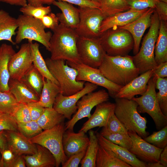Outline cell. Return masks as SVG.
Here are the masks:
<instances>
[{
  "instance_id": "6da1fadb",
  "label": "cell",
  "mask_w": 167,
  "mask_h": 167,
  "mask_svg": "<svg viewBox=\"0 0 167 167\" xmlns=\"http://www.w3.org/2000/svg\"><path fill=\"white\" fill-rule=\"evenodd\" d=\"M49 41L50 58L63 60L75 63H80L77 48L79 36L75 29L60 23L52 30Z\"/></svg>"
},
{
  "instance_id": "7a4b0ae2",
  "label": "cell",
  "mask_w": 167,
  "mask_h": 167,
  "mask_svg": "<svg viewBox=\"0 0 167 167\" xmlns=\"http://www.w3.org/2000/svg\"><path fill=\"white\" fill-rule=\"evenodd\" d=\"M101 73L111 82L122 87L139 74L131 56H111L105 55L99 67Z\"/></svg>"
},
{
  "instance_id": "3957f363",
  "label": "cell",
  "mask_w": 167,
  "mask_h": 167,
  "mask_svg": "<svg viewBox=\"0 0 167 167\" xmlns=\"http://www.w3.org/2000/svg\"><path fill=\"white\" fill-rule=\"evenodd\" d=\"M160 19L156 11L151 16L149 30L145 35L138 53L132 57L139 74L155 69L157 66L154 57V49L158 35Z\"/></svg>"
},
{
  "instance_id": "277c9868",
  "label": "cell",
  "mask_w": 167,
  "mask_h": 167,
  "mask_svg": "<svg viewBox=\"0 0 167 167\" xmlns=\"http://www.w3.org/2000/svg\"><path fill=\"white\" fill-rule=\"evenodd\" d=\"M114 113L128 131L135 132L144 139L149 134L146 131L147 120L138 111V104L132 99L116 98Z\"/></svg>"
},
{
  "instance_id": "5b68a950",
  "label": "cell",
  "mask_w": 167,
  "mask_h": 167,
  "mask_svg": "<svg viewBox=\"0 0 167 167\" xmlns=\"http://www.w3.org/2000/svg\"><path fill=\"white\" fill-rule=\"evenodd\" d=\"M45 61L49 72L58 82L63 95L70 96L84 88L85 82L76 80L77 70L65 63V60L48 58Z\"/></svg>"
},
{
  "instance_id": "8992f818",
  "label": "cell",
  "mask_w": 167,
  "mask_h": 167,
  "mask_svg": "<svg viewBox=\"0 0 167 167\" xmlns=\"http://www.w3.org/2000/svg\"><path fill=\"white\" fill-rule=\"evenodd\" d=\"M16 19L18 30L15 39L16 44L24 39H28L29 42L35 41L49 51V41L52 34L50 31H45V28L40 19L23 14L19 15Z\"/></svg>"
},
{
  "instance_id": "52a82bcc",
  "label": "cell",
  "mask_w": 167,
  "mask_h": 167,
  "mask_svg": "<svg viewBox=\"0 0 167 167\" xmlns=\"http://www.w3.org/2000/svg\"><path fill=\"white\" fill-rule=\"evenodd\" d=\"M99 38L103 49L109 56H126L133 48L134 41L131 34L118 27L108 30Z\"/></svg>"
},
{
  "instance_id": "ba28073f",
  "label": "cell",
  "mask_w": 167,
  "mask_h": 167,
  "mask_svg": "<svg viewBox=\"0 0 167 167\" xmlns=\"http://www.w3.org/2000/svg\"><path fill=\"white\" fill-rule=\"evenodd\" d=\"M64 122L54 127L44 130L36 136L28 139L32 143L42 146L53 154L56 161V167L62 165L68 157L63 151L62 138L65 131Z\"/></svg>"
},
{
  "instance_id": "9c48e42d",
  "label": "cell",
  "mask_w": 167,
  "mask_h": 167,
  "mask_svg": "<svg viewBox=\"0 0 167 167\" xmlns=\"http://www.w3.org/2000/svg\"><path fill=\"white\" fill-rule=\"evenodd\" d=\"M157 77L152 75L149 80L145 92L139 97H133L132 99L138 104V112L146 113L152 119L156 129H161L167 126V116L162 112L156 95V83Z\"/></svg>"
},
{
  "instance_id": "30bf717a",
  "label": "cell",
  "mask_w": 167,
  "mask_h": 167,
  "mask_svg": "<svg viewBox=\"0 0 167 167\" xmlns=\"http://www.w3.org/2000/svg\"><path fill=\"white\" fill-rule=\"evenodd\" d=\"M78 9L80 20L75 29L77 34L86 37H99L101 23L106 17L99 8L79 6Z\"/></svg>"
},
{
  "instance_id": "8fae6325",
  "label": "cell",
  "mask_w": 167,
  "mask_h": 167,
  "mask_svg": "<svg viewBox=\"0 0 167 167\" xmlns=\"http://www.w3.org/2000/svg\"><path fill=\"white\" fill-rule=\"evenodd\" d=\"M77 48L81 63L95 68H98L106 54L99 37L79 36Z\"/></svg>"
},
{
  "instance_id": "7c38bea8",
  "label": "cell",
  "mask_w": 167,
  "mask_h": 167,
  "mask_svg": "<svg viewBox=\"0 0 167 167\" xmlns=\"http://www.w3.org/2000/svg\"><path fill=\"white\" fill-rule=\"evenodd\" d=\"M109 98L108 93L104 89L90 92L84 95L76 103L77 110L75 114L66 123L65 130L73 131L77 122L85 117L89 118L93 107L100 103L108 101Z\"/></svg>"
},
{
  "instance_id": "4fadbf2b",
  "label": "cell",
  "mask_w": 167,
  "mask_h": 167,
  "mask_svg": "<svg viewBox=\"0 0 167 167\" xmlns=\"http://www.w3.org/2000/svg\"><path fill=\"white\" fill-rule=\"evenodd\" d=\"M66 62L69 66L77 70L76 80L89 82L105 88L108 91L109 96L114 99L122 87L107 79L98 68H94L82 63L76 64L68 61Z\"/></svg>"
},
{
  "instance_id": "5bb4252c",
  "label": "cell",
  "mask_w": 167,
  "mask_h": 167,
  "mask_svg": "<svg viewBox=\"0 0 167 167\" xmlns=\"http://www.w3.org/2000/svg\"><path fill=\"white\" fill-rule=\"evenodd\" d=\"M33 56L30 43L22 44L13 55L8 65L10 79L21 80L33 64Z\"/></svg>"
},
{
  "instance_id": "9a60e30c",
  "label": "cell",
  "mask_w": 167,
  "mask_h": 167,
  "mask_svg": "<svg viewBox=\"0 0 167 167\" xmlns=\"http://www.w3.org/2000/svg\"><path fill=\"white\" fill-rule=\"evenodd\" d=\"M98 86L86 82L84 88L75 94L66 96L60 93L56 97L53 107L58 112L62 114L65 118L69 120L77 110L76 103L84 95L95 90Z\"/></svg>"
},
{
  "instance_id": "2e32d148",
  "label": "cell",
  "mask_w": 167,
  "mask_h": 167,
  "mask_svg": "<svg viewBox=\"0 0 167 167\" xmlns=\"http://www.w3.org/2000/svg\"><path fill=\"white\" fill-rule=\"evenodd\" d=\"M132 140L128 150L143 161L147 163L157 162L163 149L158 148L146 141L135 132L128 131Z\"/></svg>"
},
{
  "instance_id": "e0dca14e",
  "label": "cell",
  "mask_w": 167,
  "mask_h": 167,
  "mask_svg": "<svg viewBox=\"0 0 167 167\" xmlns=\"http://www.w3.org/2000/svg\"><path fill=\"white\" fill-rule=\"evenodd\" d=\"M155 9L148 8L139 17L125 25L118 27L128 31L131 35L134 41L133 53L136 54L139 49L142 37L145 30L151 24V16Z\"/></svg>"
},
{
  "instance_id": "ac0fdd59",
  "label": "cell",
  "mask_w": 167,
  "mask_h": 167,
  "mask_svg": "<svg viewBox=\"0 0 167 167\" xmlns=\"http://www.w3.org/2000/svg\"><path fill=\"white\" fill-rule=\"evenodd\" d=\"M8 148L16 156L32 155L37 152L36 146L19 131H6Z\"/></svg>"
},
{
  "instance_id": "d6986e66",
  "label": "cell",
  "mask_w": 167,
  "mask_h": 167,
  "mask_svg": "<svg viewBox=\"0 0 167 167\" xmlns=\"http://www.w3.org/2000/svg\"><path fill=\"white\" fill-rule=\"evenodd\" d=\"M153 73V70H151L140 74L122 87L115 98H125L131 100L135 95H143L147 89L148 83Z\"/></svg>"
},
{
  "instance_id": "ffe728a7",
  "label": "cell",
  "mask_w": 167,
  "mask_h": 167,
  "mask_svg": "<svg viewBox=\"0 0 167 167\" xmlns=\"http://www.w3.org/2000/svg\"><path fill=\"white\" fill-rule=\"evenodd\" d=\"M85 133L82 131L76 133L72 131H65L63 135L62 145L64 153L68 158L86 150L89 139Z\"/></svg>"
},
{
  "instance_id": "44dd1931",
  "label": "cell",
  "mask_w": 167,
  "mask_h": 167,
  "mask_svg": "<svg viewBox=\"0 0 167 167\" xmlns=\"http://www.w3.org/2000/svg\"><path fill=\"white\" fill-rule=\"evenodd\" d=\"M93 113L83 125L79 131L85 133L97 127H104L111 115L114 113L115 103L104 102L96 105Z\"/></svg>"
},
{
  "instance_id": "7402d4cb",
  "label": "cell",
  "mask_w": 167,
  "mask_h": 167,
  "mask_svg": "<svg viewBox=\"0 0 167 167\" xmlns=\"http://www.w3.org/2000/svg\"><path fill=\"white\" fill-rule=\"evenodd\" d=\"M96 135L99 144L112 152L117 157L133 167H147V163L139 160L127 149L116 144L104 137L100 133Z\"/></svg>"
},
{
  "instance_id": "603a6c76",
  "label": "cell",
  "mask_w": 167,
  "mask_h": 167,
  "mask_svg": "<svg viewBox=\"0 0 167 167\" xmlns=\"http://www.w3.org/2000/svg\"><path fill=\"white\" fill-rule=\"evenodd\" d=\"M148 9L141 10L130 9L106 17L101 23L100 28V34L111 28L122 26L132 22L139 17Z\"/></svg>"
},
{
  "instance_id": "cb8c5ba5",
  "label": "cell",
  "mask_w": 167,
  "mask_h": 167,
  "mask_svg": "<svg viewBox=\"0 0 167 167\" xmlns=\"http://www.w3.org/2000/svg\"><path fill=\"white\" fill-rule=\"evenodd\" d=\"M52 4L62 11V13L56 15L60 23L75 29L77 27L80 20L78 8L74 6L72 4L61 1H54Z\"/></svg>"
},
{
  "instance_id": "d4e9b609",
  "label": "cell",
  "mask_w": 167,
  "mask_h": 167,
  "mask_svg": "<svg viewBox=\"0 0 167 167\" xmlns=\"http://www.w3.org/2000/svg\"><path fill=\"white\" fill-rule=\"evenodd\" d=\"M8 85L9 91L18 103L28 104L39 99L37 94L21 80L10 79Z\"/></svg>"
},
{
  "instance_id": "484cf974",
  "label": "cell",
  "mask_w": 167,
  "mask_h": 167,
  "mask_svg": "<svg viewBox=\"0 0 167 167\" xmlns=\"http://www.w3.org/2000/svg\"><path fill=\"white\" fill-rule=\"evenodd\" d=\"M15 53L11 45L3 43L0 45V91H9L8 83L10 76L9 62Z\"/></svg>"
},
{
  "instance_id": "4316f807",
  "label": "cell",
  "mask_w": 167,
  "mask_h": 167,
  "mask_svg": "<svg viewBox=\"0 0 167 167\" xmlns=\"http://www.w3.org/2000/svg\"><path fill=\"white\" fill-rule=\"evenodd\" d=\"M37 144L35 153L23 156L26 165L28 167L56 166L55 159L51 153L45 148Z\"/></svg>"
},
{
  "instance_id": "83f0119b",
  "label": "cell",
  "mask_w": 167,
  "mask_h": 167,
  "mask_svg": "<svg viewBox=\"0 0 167 167\" xmlns=\"http://www.w3.org/2000/svg\"><path fill=\"white\" fill-rule=\"evenodd\" d=\"M17 28V19L5 11L0 10V41L6 40L13 45H16L12 37L16 34Z\"/></svg>"
},
{
  "instance_id": "f1b7e54d",
  "label": "cell",
  "mask_w": 167,
  "mask_h": 167,
  "mask_svg": "<svg viewBox=\"0 0 167 167\" xmlns=\"http://www.w3.org/2000/svg\"><path fill=\"white\" fill-rule=\"evenodd\" d=\"M154 57L157 65L167 62V22L160 20L158 36L154 49Z\"/></svg>"
},
{
  "instance_id": "f546056e",
  "label": "cell",
  "mask_w": 167,
  "mask_h": 167,
  "mask_svg": "<svg viewBox=\"0 0 167 167\" xmlns=\"http://www.w3.org/2000/svg\"><path fill=\"white\" fill-rule=\"evenodd\" d=\"M43 86L37 103L44 108H52L57 95L61 93L58 85L51 80L43 77Z\"/></svg>"
},
{
  "instance_id": "4dcf8cb0",
  "label": "cell",
  "mask_w": 167,
  "mask_h": 167,
  "mask_svg": "<svg viewBox=\"0 0 167 167\" xmlns=\"http://www.w3.org/2000/svg\"><path fill=\"white\" fill-rule=\"evenodd\" d=\"M96 167H132L117 157L112 152L99 145Z\"/></svg>"
},
{
  "instance_id": "1f68e13d",
  "label": "cell",
  "mask_w": 167,
  "mask_h": 167,
  "mask_svg": "<svg viewBox=\"0 0 167 167\" xmlns=\"http://www.w3.org/2000/svg\"><path fill=\"white\" fill-rule=\"evenodd\" d=\"M65 118L52 108H45L44 111L37 120V123L43 130L51 129L64 122Z\"/></svg>"
},
{
  "instance_id": "d6a6232c",
  "label": "cell",
  "mask_w": 167,
  "mask_h": 167,
  "mask_svg": "<svg viewBox=\"0 0 167 167\" xmlns=\"http://www.w3.org/2000/svg\"><path fill=\"white\" fill-rule=\"evenodd\" d=\"M89 142L85 154L80 163L81 167H96V160L99 144L96 133L89 131Z\"/></svg>"
},
{
  "instance_id": "836d02e7",
  "label": "cell",
  "mask_w": 167,
  "mask_h": 167,
  "mask_svg": "<svg viewBox=\"0 0 167 167\" xmlns=\"http://www.w3.org/2000/svg\"><path fill=\"white\" fill-rule=\"evenodd\" d=\"M32 50L33 60V64L43 77L49 79L58 86L59 84L49 72L39 49V44L36 42H29Z\"/></svg>"
},
{
  "instance_id": "e575fe53",
  "label": "cell",
  "mask_w": 167,
  "mask_h": 167,
  "mask_svg": "<svg viewBox=\"0 0 167 167\" xmlns=\"http://www.w3.org/2000/svg\"><path fill=\"white\" fill-rule=\"evenodd\" d=\"M21 80L40 97L43 86V76L33 64Z\"/></svg>"
},
{
  "instance_id": "d590c367",
  "label": "cell",
  "mask_w": 167,
  "mask_h": 167,
  "mask_svg": "<svg viewBox=\"0 0 167 167\" xmlns=\"http://www.w3.org/2000/svg\"><path fill=\"white\" fill-rule=\"evenodd\" d=\"M100 9L106 17L130 10L125 0H102Z\"/></svg>"
},
{
  "instance_id": "8d00e7d4",
  "label": "cell",
  "mask_w": 167,
  "mask_h": 167,
  "mask_svg": "<svg viewBox=\"0 0 167 167\" xmlns=\"http://www.w3.org/2000/svg\"><path fill=\"white\" fill-rule=\"evenodd\" d=\"M100 134L110 142L128 149L131 146V139L128 134L111 133L104 127H103Z\"/></svg>"
},
{
  "instance_id": "74e56055",
  "label": "cell",
  "mask_w": 167,
  "mask_h": 167,
  "mask_svg": "<svg viewBox=\"0 0 167 167\" xmlns=\"http://www.w3.org/2000/svg\"><path fill=\"white\" fill-rule=\"evenodd\" d=\"M156 88L159 91L156 93V97L162 113L167 116V78L157 77Z\"/></svg>"
},
{
  "instance_id": "f35d334b",
  "label": "cell",
  "mask_w": 167,
  "mask_h": 167,
  "mask_svg": "<svg viewBox=\"0 0 167 167\" xmlns=\"http://www.w3.org/2000/svg\"><path fill=\"white\" fill-rule=\"evenodd\" d=\"M18 103L9 91H0V112L11 115Z\"/></svg>"
},
{
  "instance_id": "ab89813d",
  "label": "cell",
  "mask_w": 167,
  "mask_h": 167,
  "mask_svg": "<svg viewBox=\"0 0 167 167\" xmlns=\"http://www.w3.org/2000/svg\"><path fill=\"white\" fill-rule=\"evenodd\" d=\"M143 139L158 148L163 149L167 146V126Z\"/></svg>"
},
{
  "instance_id": "60d3db41",
  "label": "cell",
  "mask_w": 167,
  "mask_h": 167,
  "mask_svg": "<svg viewBox=\"0 0 167 167\" xmlns=\"http://www.w3.org/2000/svg\"><path fill=\"white\" fill-rule=\"evenodd\" d=\"M20 11L23 15L41 19L44 16L50 13L51 7L44 6L42 5L39 6H34L28 4L20 9Z\"/></svg>"
},
{
  "instance_id": "b9f144b4",
  "label": "cell",
  "mask_w": 167,
  "mask_h": 167,
  "mask_svg": "<svg viewBox=\"0 0 167 167\" xmlns=\"http://www.w3.org/2000/svg\"><path fill=\"white\" fill-rule=\"evenodd\" d=\"M17 125L18 131L28 139L36 136L43 130L35 121L17 123Z\"/></svg>"
},
{
  "instance_id": "7bdbcfd3",
  "label": "cell",
  "mask_w": 167,
  "mask_h": 167,
  "mask_svg": "<svg viewBox=\"0 0 167 167\" xmlns=\"http://www.w3.org/2000/svg\"><path fill=\"white\" fill-rule=\"evenodd\" d=\"M11 115L17 123L30 121L31 118L27 104L19 103Z\"/></svg>"
},
{
  "instance_id": "ee69618b",
  "label": "cell",
  "mask_w": 167,
  "mask_h": 167,
  "mask_svg": "<svg viewBox=\"0 0 167 167\" xmlns=\"http://www.w3.org/2000/svg\"><path fill=\"white\" fill-rule=\"evenodd\" d=\"M111 133L127 134L128 130L113 113L109 118L106 126L103 127Z\"/></svg>"
},
{
  "instance_id": "f6af8a7d",
  "label": "cell",
  "mask_w": 167,
  "mask_h": 167,
  "mask_svg": "<svg viewBox=\"0 0 167 167\" xmlns=\"http://www.w3.org/2000/svg\"><path fill=\"white\" fill-rule=\"evenodd\" d=\"M19 131L17 123L10 114L0 112V131Z\"/></svg>"
},
{
  "instance_id": "bcb514c9",
  "label": "cell",
  "mask_w": 167,
  "mask_h": 167,
  "mask_svg": "<svg viewBox=\"0 0 167 167\" xmlns=\"http://www.w3.org/2000/svg\"><path fill=\"white\" fill-rule=\"evenodd\" d=\"M130 9L141 10L148 8L155 9L156 3L161 0H125Z\"/></svg>"
},
{
  "instance_id": "7dc6e473",
  "label": "cell",
  "mask_w": 167,
  "mask_h": 167,
  "mask_svg": "<svg viewBox=\"0 0 167 167\" xmlns=\"http://www.w3.org/2000/svg\"><path fill=\"white\" fill-rule=\"evenodd\" d=\"M54 1H64L80 7H90L100 8V3L90 0H42L43 4L49 5Z\"/></svg>"
},
{
  "instance_id": "c3c4849f",
  "label": "cell",
  "mask_w": 167,
  "mask_h": 167,
  "mask_svg": "<svg viewBox=\"0 0 167 167\" xmlns=\"http://www.w3.org/2000/svg\"><path fill=\"white\" fill-rule=\"evenodd\" d=\"M40 19L45 28H49L52 30L55 28L59 24L58 17L55 14L51 12L44 16Z\"/></svg>"
},
{
  "instance_id": "681fc988",
  "label": "cell",
  "mask_w": 167,
  "mask_h": 167,
  "mask_svg": "<svg viewBox=\"0 0 167 167\" xmlns=\"http://www.w3.org/2000/svg\"><path fill=\"white\" fill-rule=\"evenodd\" d=\"M84 150L70 156L62 165V167H78L86 152Z\"/></svg>"
},
{
  "instance_id": "f907efd6",
  "label": "cell",
  "mask_w": 167,
  "mask_h": 167,
  "mask_svg": "<svg viewBox=\"0 0 167 167\" xmlns=\"http://www.w3.org/2000/svg\"><path fill=\"white\" fill-rule=\"evenodd\" d=\"M27 105L32 120L37 121L43 113L45 108L39 105L37 102H31Z\"/></svg>"
},
{
  "instance_id": "816d5d0a",
  "label": "cell",
  "mask_w": 167,
  "mask_h": 167,
  "mask_svg": "<svg viewBox=\"0 0 167 167\" xmlns=\"http://www.w3.org/2000/svg\"><path fill=\"white\" fill-rule=\"evenodd\" d=\"M155 10L160 20L167 22V3L161 1H158L155 5Z\"/></svg>"
},
{
  "instance_id": "f5cc1de1",
  "label": "cell",
  "mask_w": 167,
  "mask_h": 167,
  "mask_svg": "<svg viewBox=\"0 0 167 167\" xmlns=\"http://www.w3.org/2000/svg\"><path fill=\"white\" fill-rule=\"evenodd\" d=\"M2 154V158L0 160V167H6L16 156L12 151L9 149L4 150Z\"/></svg>"
},
{
  "instance_id": "db71d44e",
  "label": "cell",
  "mask_w": 167,
  "mask_h": 167,
  "mask_svg": "<svg viewBox=\"0 0 167 167\" xmlns=\"http://www.w3.org/2000/svg\"><path fill=\"white\" fill-rule=\"evenodd\" d=\"M157 77L164 78L167 77V62H163L158 65L153 70V74Z\"/></svg>"
},
{
  "instance_id": "11a10c76",
  "label": "cell",
  "mask_w": 167,
  "mask_h": 167,
  "mask_svg": "<svg viewBox=\"0 0 167 167\" xmlns=\"http://www.w3.org/2000/svg\"><path fill=\"white\" fill-rule=\"evenodd\" d=\"M25 160L23 155L16 156L14 160L6 167H25Z\"/></svg>"
},
{
  "instance_id": "9f6ffc18",
  "label": "cell",
  "mask_w": 167,
  "mask_h": 167,
  "mask_svg": "<svg viewBox=\"0 0 167 167\" xmlns=\"http://www.w3.org/2000/svg\"><path fill=\"white\" fill-rule=\"evenodd\" d=\"M8 149L5 131H0V152L2 154L5 149Z\"/></svg>"
},
{
  "instance_id": "6f0895ef",
  "label": "cell",
  "mask_w": 167,
  "mask_h": 167,
  "mask_svg": "<svg viewBox=\"0 0 167 167\" xmlns=\"http://www.w3.org/2000/svg\"><path fill=\"white\" fill-rule=\"evenodd\" d=\"M0 2L21 7L24 6L28 4L27 0H0Z\"/></svg>"
},
{
  "instance_id": "680465c9",
  "label": "cell",
  "mask_w": 167,
  "mask_h": 167,
  "mask_svg": "<svg viewBox=\"0 0 167 167\" xmlns=\"http://www.w3.org/2000/svg\"><path fill=\"white\" fill-rule=\"evenodd\" d=\"M159 161L164 167H167V146L163 148L161 153Z\"/></svg>"
},
{
  "instance_id": "91938a15",
  "label": "cell",
  "mask_w": 167,
  "mask_h": 167,
  "mask_svg": "<svg viewBox=\"0 0 167 167\" xmlns=\"http://www.w3.org/2000/svg\"><path fill=\"white\" fill-rule=\"evenodd\" d=\"M28 4L34 6H39L42 5V0H27Z\"/></svg>"
},
{
  "instance_id": "94428289",
  "label": "cell",
  "mask_w": 167,
  "mask_h": 167,
  "mask_svg": "<svg viewBox=\"0 0 167 167\" xmlns=\"http://www.w3.org/2000/svg\"><path fill=\"white\" fill-rule=\"evenodd\" d=\"M164 167L159 161L157 162L147 163V167Z\"/></svg>"
},
{
  "instance_id": "6125c7cd",
  "label": "cell",
  "mask_w": 167,
  "mask_h": 167,
  "mask_svg": "<svg viewBox=\"0 0 167 167\" xmlns=\"http://www.w3.org/2000/svg\"><path fill=\"white\" fill-rule=\"evenodd\" d=\"M92 1L98 2L100 3L101 5V4L102 2V0H92Z\"/></svg>"
},
{
  "instance_id": "be15d7a7",
  "label": "cell",
  "mask_w": 167,
  "mask_h": 167,
  "mask_svg": "<svg viewBox=\"0 0 167 167\" xmlns=\"http://www.w3.org/2000/svg\"><path fill=\"white\" fill-rule=\"evenodd\" d=\"M161 1L167 3V0H161Z\"/></svg>"
},
{
  "instance_id": "e7e4bbea",
  "label": "cell",
  "mask_w": 167,
  "mask_h": 167,
  "mask_svg": "<svg viewBox=\"0 0 167 167\" xmlns=\"http://www.w3.org/2000/svg\"><path fill=\"white\" fill-rule=\"evenodd\" d=\"M91 0V1H92V0Z\"/></svg>"
},
{
  "instance_id": "03108f58",
  "label": "cell",
  "mask_w": 167,
  "mask_h": 167,
  "mask_svg": "<svg viewBox=\"0 0 167 167\" xmlns=\"http://www.w3.org/2000/svg\"></svg>"
}]
</instances>
